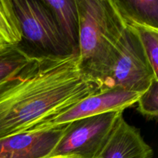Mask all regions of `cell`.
<instances>
[{
	"mask_svg": "<svg viewBox=\"0 0 158 158\" xmlns=\"http://www.w3.org/2000/svg\"><path fill=\"white\" fill-rule=\"evenodd\" d=\"M100 90L80 69L77 54L35 56L0 89V139L25 132Z\"/></svg>",
	"mask_w": 158,
	"mask_h": 158,
	"instance_id": "6da1fadb",
	"label": "cell"
},
{
	"mask_svg": "<svg viewBox=\"0 0 158 158\" xmlns=\"http://www.w3.org/2000/svg\"><path fill=\"white\" fill-rule=\"evenodd\" d=\"M77 1L80 23L78 64L100 89L127 25L114 0Z\"/></svg>",
	"mask_w": 158,
	"mask_h": 158,
	"instance_id": "7a4b0ae2",
	"label": "cell"
},
{
	"mask_svg": "<svg viewBox=\"0 0 158 158\" xmlns=\"http://www.w3.org/2000/svg\"><path fill=\"white\" fill-rule=\"evenodd\" d=\"M12 4L21 27L23 41L26 40L36 49L37 56L65 57L77 54L43 0H12Z\"/></svg>",
	"mask_w": 158,
	"mask_h": 158,
	"instance_id": "3957f363",
	"label": "cell"
},
{
	"mask_svg": "<svg viewBox=\"0 0 158 158\" xmlns=\"http://www.w3.org/2000/svg\"><path fill=\"white\" fill-rule=\"evenodd\" d=\"M154 79V73L138 34L126 26L117 46L116 57L100 90L112 88L142 94Z\"/></svg>",
	"mask_w": 158,
	"mask_h": 158,
	"instance_id": "277c9868",
	"label": "cell"
},
{
	"mask_svg": "<svg viewBox=\"0 0 158 158\" xmlns=\"http://www.w3.org/2000/svg\"><path fill=\"white\" fill-rule=\"evenodd\" d=\"M122 114L109 112L71 122L49 158H97Z\"/></svg>",
	"mask_w": 158,
	"mask_h": 158,
	"instance_id": "5b68a950",
	"label": "cell"
},
{
	"mask_svg": "<svg viewBox=\"0 0 158 158\" xmlns=\"http://www.w3.org/2000/svg\"><path fill=\"white\" fill-rule=\"evenodd\" d=\"M140 94L118 88L100 90L83 99L62 114L36 123L28 131H37L56 127L105 113L123 112L125 109L137 103Z\"/></svg>",
	"mask_w": 158,
	"mask_h": 158,
	"instance_id": "8992f818",
	"label": "cell"
},
{
	"mask_svg": "<svg viewBox=\"0 0 158 158\" xmlns=\"http://www.w3.org/2000/svg\"><path fill=\"white\" fill-rule=\"evenodd\" d=\"M69 123L0 139V158H49Z\"/></svg>",
	"mask_w": 158,
	"mask_h": 158,
	"instance_id": "52a82bcc",
	"label": "cell"
},
{
	"mask_svg": "<svg viewBox=\"0 0 158 158\" xmlns=\"http://www.w3.org/2000/svg\"><path fill=\"white\" fill-rule=\"evenodd\" d=\"M154 151L140 131L119 117L97 158H152Z\"/></svg>",
	"mask_w": 158,
	"mask_h": 158,
	"instance_id": "ba28073f",
	"label": "cell"
},
{
	"mask_svg": "<svg viewBox=\"0 0 158 158\" xmlns=\"http://www.w3.org/2000/svg\"><path fill=\"white\" fill-rule=\"evenodd\" d=\"M68 43L78 52L79 12L77 0H43Z\"/></svg>",
	"mask_w": 158,
	"mask_h": 158,
	"instance_id": "9c48e42d",
	"label": "cell"
},
{
	"mask_svg": "<svg viewBox=\"0 0 158 158\" xmlns=\"http://www.w3.org/2000/svg\"><path fill=\"white\" fill-rule=\"evenodd\" d=\"M120 16L130 27L158 29L157 0H114Z\"/></svg>",
	"mask_w": 158,
	"mask_h": 158,
	"instance_id": "30bf717a",
	"label": "cell"
},
{
	"mask_svg": "<svg viewBox=\"0 0 158 158\" xmlns=\"http://www.w3.org/2000/svg\"><path fill=\"white\" fill-rule=\"evenodd\" d=\"M34 58L20 46H0V89L24 70Z\"/></svg>",
	"mask_w": 158,
	"mask_h": 158,
	"instance_id": "8fae6325",
	"label": "cell"
},
{
	"mask_svg": "<svg viewBox=\"0 0 158 158\" xmlns=\"http://www.w3.org/2000/svg\"><path fill=\"white\" fill-rule=\"evenodd\" d=\"M0 38L10 46H19L23 42L21 27L12 0H0Z\"/></svg>",
	"mask_w": 158,
	"mask_h": 158,
	"instance_id": "7c38bea8",
	"label": "cell"
},
{
	"mask_svg": "<svg viewBox=\"0 0 158 158\" xmlns=\"http://www.w3.org/2000/svg\"><path fill=\"white\" fill-rule=\"evenodd\" d=\"M138 34L144 52L154 73L158 71V29L146 26L132 27Z\"/></svg>",
	"mask_w": 158,
	"mask_h": 158,
	"instance_id": "4fadbf2b",
	"label": "cell"
},
{
	"mask_svg": "<svg viewBox=\"0 0 158 158\" xmlns=\"http://www.w3.org/2000/svg\"><path fill=\"white\" fill-rule=\"evenodd\" d=\"M137 110L145 117L155 118L158 115V79H154L149 87L140 94L137 101Z\"/></svg>",
	"mask_w": 158,
	"mask_h": 158,
	"instance_id": "5bb4252c",
	"label": "cell"
},
{
	"mask_svg": "<svg viewBox=\"0 0 158 158\" xmlns=\"http://www.w3.org/2000/svg\"><path fill=\"white\" fill-rule=\"evenodd\" d=\"M5 44H6V43H5L4 42L1 40V38H0V46H2V45H5Z\"/></svg>",
	"mask_w": 158,
	"mask_h": 158,
	"instance_id": "9a60e30c",
	"label": "cell"
}]
</instances>
